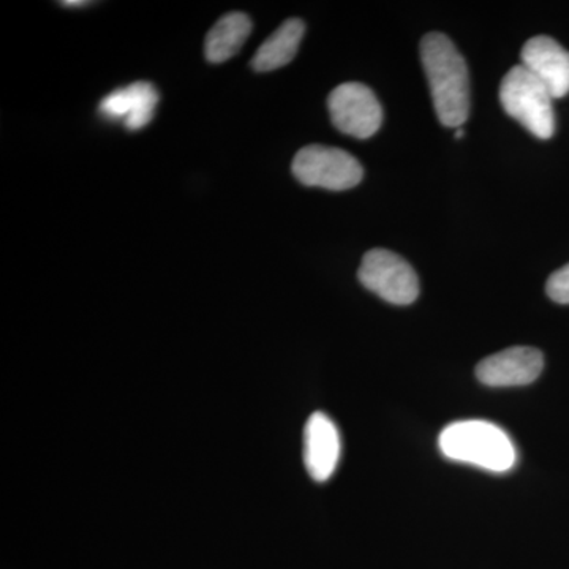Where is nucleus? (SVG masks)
Wrapping results in <instances>:
<instances>
[{
  "instance_id": "nucleus-1",
  "label": "nucleus",
  "mask_w": 569,
  "mask_h": 569,
  "mask_svg": "<svg viewBox=\"0 0 569 569\" xmlns=\"http://www.w3.org/2000/svg\"><path fill=\"white\" fill-rule=\"evenodd\" d=\"M425 67L438 121L460 129L470 114V77L466 59L445 33H427L421 41Z\"/></svg>"
},
{
  "instance_id": "nucleus-2",
  "label": "nucleus",
  "mask_w": 569,
  "mask_h": 569,
  "mask_svg": "<svg viewBox=\"0 0 569 569\" xmlns=\"http://www.w3.org/2000/svg\"><path fill=\"white\" fill-rule=\"evenodd\" d=\"M438 447L448 459L505 473L516 466L518 452L500 427L481 419L452 422L441 430Z\"/></svg>"
},
{
  "instance_id": "nucleus-3",
  "label": "nucleus",
  "mask_w": 569,
  "mask_h": 569,
  "mask_svg": "<svg viewBox=\"0 0 569 569\" xmlns=\"http://www.w3.org/2000/svg\"><path fill=\"white\" fill-rule=\"evenodd\" d=\"M500 103L508 116L522 123L539 140H549L556 132L553 97L526 67H512L500 84Z\"/></svg>"
},
{
  "instance_id": "nucleus-4",
  "label": "nucleus",
  "mask_w": 569,
  "mask_h": 569,
  "mask_svg": "<svg viewBox=\"0 0 569 569\" xmlns=\"http://www.w3.org/2000/svg\"><path fill=\"white\" fill-rule=\"evenodd\" d=\"M291 170L305 186L335 192L353 189L365 178L361 163L351 153L321 144L306 146L296 153Z\"/></svg>"
},
{
  "instance_id": "nucleus-5",
  "label": "nucleus",
  "mask_w": 569,
  "mask_h": 569,
  "mask_svg": "<svg viewBox=\"0 0 569 569\" xmlns=\"http://www.w3.org/2000/svg\"><path fill=\"white\" fill-rule=\"evenodd\" d=\"M359 282L367 290L395 306L417 301L419 279L415 269L402 257L385 249H373L362 258L358 271Z\"/></svg>"
},
{
  "instance_id": "nucleus-6",
  "label": "nucleus",
  "mask_w": 569,
  "mask_h": 569,
  "mask_svg": "<svg viewBox=\"0 0 569 569\" xmlns=\"http://www.w3.org/2000/svg\"><path fill=\"white\" fill-rule=\"evenodd\" d=\"M328 110L340 132L367 140L380 130L383 108L372 89L361 82H343L329 93Z\"/></svg>"
},
{
  "instance_id": "nucleus-7",
  "label": "nucleus",
  "mask_w": 569,
  "mask_h": 569,
  "mask_svg": "<svg viewBox=\"0 0 569 569\" xmlns=\"http://www.w3.org/2000/svg\"><path fill=\"white\" fill-rule=\"evenodd\" d=\"M545 358L533 347H511L482 359L477 377L486 387H526L541 376Z\"/></svg>"
},
{
  "instance_id": "nucleus-8",
  "label": "nucleus",
  "mask_w": 569,
  "mask_h": 569,
  "mask_svg": "<svg viewBox=\"0 0 569 569\" xmlns=\"http://www.w3.org/2000/svg\"><path fill=\"white\" fill-rule=\"evenodd\" d=\"M522 66L533 73L553 99L569 93V51L548 36L533 37L520 52Z\"/></svg>"
},
{
  "instance_id": "nucleus-9",
  "label": "nucleus",
  "mask_w": 569,
  "mask_h": 569,
  "mask_svg": "<svg viewBox=\"0 0 569 569\" xmlns=\"http://www.w3.org/2000/svg\"><path fill=\"white\" fill-rule=\"evenodd\" d=\"M159 99L152 82L137 81L103 97L99 112L107 121L122 122L127 129L137 132L152 121Z\"/></svg>"
},
{
  "instance_id": "nucleus-10",
  "label": "nucleus",
  "mask_w": 569,
  "mask_h": 569,
  "mask_svg": "<svg viewBox=\"0 0 569 569\" xmlns=\"http://www.w3.org/2000/svg\"><path fill=\"white\" fill-rule=\"evenodd\" d=\"M340 459L339 429L323 411H317L305 429V463L310 478L328 481Z\"/></svg>"
},
{
  "instance_id": "nucleus-11",
  "label": "nucleus",
  "mask_w": 569,
  "mask_h": 569,
  "mask_svg": "<svg viewBox=\"0 0 569 569\" xmlns=\"http://www.w3.org/2000/svg\"><path fill=\"white\" fill-rule=\"evenodd\" d=\"M306 24L298 18L287 20L258 48L252 58L254 71H272L293 61L305 37Z\"/></svg>"
},
{
  "instance_id": "nucleus-12",
  "label": "nucleus",
  "mask_w": 569,
  "mask_h": 569,
  "mask_svg": "<svg viewBox=\"0 0 569 569\" xmlns=\"http://www.w3.org/2000/svg\"><path fill=\"white\" fill-rule=\"evenodd\" d=\"M250 32H252V21L247 14L239 11L224 14L206 37V59L212 63L228 61L241 51Z\"/></svg>"
},
{
  "instance_id": "nucleus-13",
  "label": "nucleus",
  "mask_w": 569,
  "mask_h": 569,
  "mask_svg": "<svg viewBox=\"0 0 569 569\" xmlns=\"http://www.w3.org/2000/svg\"><path fill=\"white\" fill-rule=\"evenodd\" d=\"M546 293L559 305H569V264L553 272L546 283Z\"/></svg>"
},
{
  "instance_id": "nucleus-14",
  "label": "nucleus",
  "mask_w": 569,
  "mask_h": 569,
  "mask_svg": "<svg viewBox=\"0 0 569 569\" xmlns=\"http://www.w3.org/2000/svg\"><path fill=\"white\" fill-rule=\"evenodd\" d=\"M62 7H86L91 2H84V0H67V2H59Z\"/></svg>"
},
{
  "instance_id": "nucleus-15",
  "label": "nucleus",
  "mask_w": 569,
  "mask_h": 569,
  "mask_svg": "<svg viewBox=\"0 0 569 569\" xmlns=\"http://www.w3.org/2000/svg\"><path fill=\"white\" fill-rule=\"evenodd\" d=\"M463 134H466V133H463L462 130L458 129V132H456V138H458V140H460V138H462Z\"/></svg>"
}]
</instances>
